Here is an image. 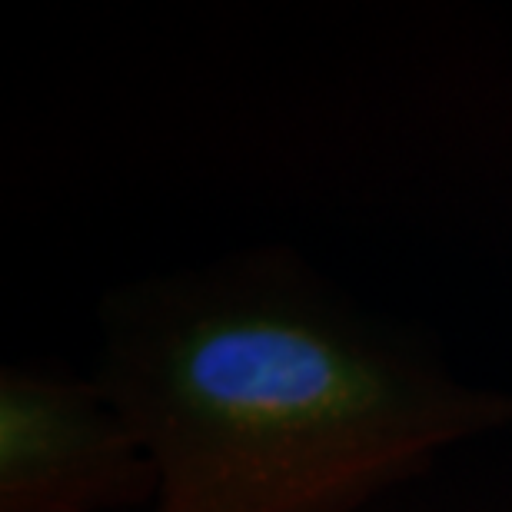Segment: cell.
<instances>
[{"instance_id": "cell-1", "label": "cell", "mask_w": 512, "mask_h": 512, "mask_svg": "<svg viewBox=\"0 0 512 512\" xmlns=\"http://www.w3.org/2000/svg\"><path fill=\"white\" fill-rule=\"evenodd\" d=\"M100 333L94 380L160 476L150 512H360L512 429V389L463 383L283 247L117 286Z\"/></svg>"}, {"instance_id": "cell-2", "label": "cell", "mask_w": 512, "mask_h": 512, "mask_svg": "<svg viewBox=\"0 0 512 512\" xmlns=\"http://www.w3.org/2000/svg\"><path fill=\"white\" fill-rule=\"evenodd\" d=\"M157 493V466L94 376L0 370V512L153 509Z\"/></svg>"}]
</instances>
